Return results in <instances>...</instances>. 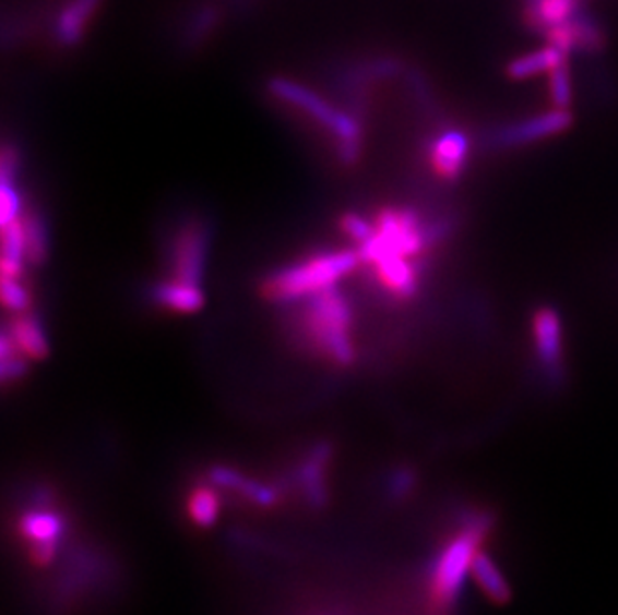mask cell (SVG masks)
I'll return each mask as SVG.
<instances>
[{
    "label": "cell",
    "mask_w": 618,
    "mask_h": 615,
    "mask_svg": "<svg viewBox=\"0 0 618 615\" xmlns=\"http://www.w3.org/2000/svg\"><path fill=\"white\" fill-rule=\"evenodd\" d=\"M211 246V226L201 216L185 218L173 230L167 242V266L170 278L203 286Z\"/></svg>",
    "instance_id": "52a82bcc"
},
{
    "label": "cell",
    "mask_w": 618,
    "mask_h": 615,
    "mask_svg": "<svg viewBox=\"0 0 618 615\" xmlns=\"http://www.w3.org/2000/svg\"><path fill=\"white\" fill-rule=\"evenodd\" d=\"M471 578L475 580L478 590L485 593L492 604L502 605L511 602V586L487 552L480 550L476 554L473 568H471Z\"/></svg>",
    "instance_id": "d6986e66"
},
{
    "label": "cell",
    "mask_w": 618,
    "mask_h": 615,
    "mask_svg": "<svg viewBox=\"0 0 618 615\" xmlns=\"http://www.w3.org/2000/svg\"><path fill=\"white\" fill-rule=\"evenodd\" d=\"M495 528V514L488 509H464L451 535L435 552L425 581L427 615H451L463 593L475 556Z\"/></svg>",
    "instance_id": "7a4b0ae2"
},
{
    "label": "cell",
    "mask_w": 618,
    "mask_h": 615,
    "mask_svg": "<svg viewBox=\"0 0 618 615\" xmlns=\"http://www.w3.org/2000/svg\"><path fill=\"white\" fill-rule=\"evenodd\" d=\"M545 36H547L548 45H555L567 55H571L574 50L593 52V50H598L605 45V33L583 11L579 12L577 16H572L571 21L550 28L545 33Z\"/></svg>",
    "instance_id": "4fadbf2b"
},
{
    "label": "cell",
    "mask_w": 618,
    "mask_h": 615,
    "mask_svg": "<svg viewBox=\"0 0 618 615\" xmlns=\"http://www.w3.org/2000/svg\"><path fill=\"white\" fill-rule=\"evenodd\" d=\"M353 306L334 286L305 300L298 316V336L314 354L329 364L348 367L357 360L353 340Z\"/></svg>",
    "instance_id": "3957f363"
},
{
    "label": "cell",
    "mask_w": 618,
    "mask_h": 615,
    "mask_svg": "<svg viewBox=\"0 0 618 615\" xmlns=\"http://www.w3.org/2000/svg\"><path fill=\"white\" fill-rule=\"evenodd\" d=\"M341 230L345 232L348 240H353L355 244L360 246L375 234V222H370L369 218L360 216L357 213H348L341 218Z\"/></svg>",
    "instance_id": "484cf974"
},
{
    "label": "cell",
    "mask_w": 618,
    "mask_h": 615,
    "mask_svg": "<svg viewBox=\"0 0 618 615\" xmlns=\"http://www.w3.org/2000/svg\"><path fill=\"white\" fill-rule=\"evenodd\" d=\"M471 156V141L461 129L439 131L427 146V162L435 178L452 182L463 177Z\"/></svg>",
    "instance_id": "30bf717a"
},
{
    "label": "cell",
    "mask_w": 618,
    "mask_h": 615,
    "mask_svg": "<svg viewBox=\"0 0 618 615\" xmlns=\"http://www.w3.org/2000/svg\"><path fill=\"white\" fill-rule=\"evenodd\" d=\"M360 266L357 249L321 250L302 261L286 264L262 280V297L290 304L338 285Z\"/></svg>",
    "instance_id": "277c9868"
},
{
    "label": "cell",
    "mask_w": 618,
    "mask_h": 615,
    "mask_svg": "<svg viewBox=\"0 0 618 615\" xmlns=\"http://www.w3.org/2000/svg\"><path fill=\"white\" fill-rule=\"evenodd\" d=\"M285 615H372L369 600L341 592H312L302 595L286 610Z\"/></svg>",
    "instance_id": "5bb4252c"
},
{
    "label": "cell",
    "mask_w": 618,
    "mask_h": 615,
    "mask_svg": "<svg viewBox=\"0 0 618 615\" xmlns=\"http://www.w3.org/2000/svg\"><path fill=\"white\" fill-rule=\"evenodd\" d=\"M375 234L358 246L360 264L372 266L384 256H405L418 261L432 244L447 237V222H427L415 208L384 206L375 216Z\"/></svg>",
    "instance_id": "5b68a950"
},
{
    "label": "cell",
    "mask_w": 618,
    "mask_h": 615,
    "mask_svg": "<svg viewBox=\"0 0 618 615\" xmlns=\"http://www.w3.org/2000/svg\"><path fill=\"white\" fill-rule=\"evenodd\" d=\"M148 298L156 306L167 308L177 314H194L204 306L203 286L180 282L175 278L158 280L148 288Z\"/></svg>",
    "instance_id": "2e32d148"
},
{
    "label": "cell",
    "mask_w": 618,
    "mask_h": 615,
    "mask_svg": "<svg viewBox=\"0 0 618 615\" xmlns=\"http://www.w3.org/2000/svg\"><path fill=\"white\" fill-rule=\"evenodd\" d=\"M375 280L394 300H413L420 288V270L413 258L384 256L372 264Z\"/></svg>",
    "instance_id": "8fae6325"
},
{
    "label": "cell",
    "mask_w": 618,
    "mask_h": 615,
    "mask_svg": "<svg viewBox=\"0 0 618 615\" xmlns=\"http://www.w3.org/2000/svg\"><path fill=\"white\" fill-rule=\"evenodd\" d=\"M564 62H569V55L547 43V47L538 48L535 52H528V55H523L519 59L511 60L507 64V76L511 81H526V79H535L540 74H548Z\"/></svg>",
    "instance_id": "ac0fdd59"
},
{
    "label": "cell",
    "mask_w": 618,
    "mask_h": 615,
    "mask_svg": "<svg viewBox=\"0 0 618 615\" xmlns=\"http://www.w3.org/2000/svg\"><path fill=\"white\" fill-rule=\"evenodd\" d=\"M548 96L552 107L571 108L572 76L569 62L560 64L555 71L548 72Z\"/></svg>",
    "instance_id": "7402d4cb"
},
{
    "label": "cell",
    "mask_w": 618,
    "mask_h": 615,
    "mask_svg": "<svg viewBox=\"0 0 618 615\" xmlns=\"http://www.w3.org/2000/svg\"><path fill=\"white\" fill-rule=\"evenodd\" d=\"M24 213L23 198L14 178H0V226L11 225Z\"/></svg>",
    "instance_id": "603a6c76"
},
{
    "label": "cell",
    "mask_w": 618,
    "mask_h": 615,
    "mask_svg": "<svg viewBox=\"0 0 618 615\" xmlns=\"http://www.w3.org/2000/svg\"><path fill=\"white\" fill-rule=\"evenodd\" d=\"M216 23H218V11H216V9H213V7L199 9V11L192 14L191 24L187 26V33H185L187 43H189V45L203 43L204 38L213 33Z\"/></svg>",
    "instance_id": "d4e9b609"
},
{
    "label": "cell",
    "mask_w": 618,
    "mask_h": 615,
    "mask_svg": "<svg viewBox=\"0 0 618 615\" xmlns=\"http://www.w3.org/2000/svg\"><path fill=\"white\" fill-rule=\"evenodd\" d=\"M0 298L2 304L11 310L12 314L26 312L31 308V294L23 285V278H9L2 276V285H0Z\"/></svg>",
    "instance_id": "cb8c5ba5"
},
{
    "label": "cell",
    "mask_w": 618,
    "mask_h": 615,
    "mask_svg": "<svg viewBox=\"0 0 618 615\" xmlns=\"http://www.w3.org/2000/svg\"><path fill=\"white\" fill-rule=\"evenodd\" d=\"M269 93L274 100L302 112L307 119L319 124L331 136L336 146L338 160L353 166L363 150V129L355 114L333 107L326 98L317 95L307 84L297 83L286 76H274L269 81Z\"/></svg>",
    "instance_id": "8992f818"
},
{
    "label": "cell",
    "mask_w": 618,
    "mask_h": 615,
    "mask_svg": "<svg viewBox=\"0 0 618 615\" xmlns=\"http://www.w3.org/2000/svg\"><path fill=\"white\" fill-rule=\"evenodd\" d=\"M26 374H28V358L16 350L11 336L2 330V334H0V376H2V384L9 386L12 382L23 379Z\"/></svg>",
    "instance_id": "44dd1931"
},
{
    "label": "cell",
    "mask_w": 618,
    "mask_h": 615,
    "mask_svg": "<svg viewBox=\"0 0 618 615\" xmlns=\"http://www.w3.org/2000/svg\"><path fill=\"white\" fill-rule=\"evenodd\" d=\"M4 331L11 336L12 343L21 354L33 362H40L48 358V334L43 319L33 314L31 310L12 314L11 322L4 326Z\"/></svg>",
    "instance_id": "9a60e30c"
},
{
    "label": "cell",
    "mask_w": 618,
    "mask_h": 615,
    "mask_svg": "<svg viewBox=\"0 0 618 615\" xmlns=\"http://www.w3.org/2000/svg\"><path fill=\"white\" fill-rule=\"evenodd\" d=\"M100 4L103 0H64L52 23V38L57 47H79Z\"/></svg>",
    "instance_id": "7c38bea8"
},
{
    "label": "cell",
    "mask_w": 618,
    "mask_h": 615,
    "mask_svg": "<svg viewBox=\"0 0 618 615\" xmlns=\"http://www.w3.org/2000/svg\"><path fill=\"white\" fill-rule=\"evenodd\" d=\"M583 0H526L524 19L538 33H547L581 12Z\"/></svg>",
    "instance_id": "e0dca14e"
},
{
    "label": "cell",
    "mask_w": 618,
    "mask_h": 615,
    "mask_svg": "<svg viewBox=\"0 0 618 615\" xmlns=\"http://www.w3.org/2000/svg\"><path fill=\"white\" fill-rule=\"evenodd\" d=\"M574 122L571 108L552 107L547 112H540L535 117L512 122L509 126H502L495 134V143L499 146H526V144L540 143L555 138L562 132L569 131Z\"/></svg>",
    "instance_id": "ba28073f"
},
{
    "label": "cell",
    "mask_w": 618,
    "mask_h": 615,
    "mask_svg": "<svg viewBox=\"0 0 618 615\" xmlns=\"http://www.w3.org/2000/svg\"><path fill=\"white\" fill-rule=\"evenodd\" d=\"M531 334L535 343L536 360L550 382H559L562 374V355H564V336H562V318L552 306H540L535 310L531 319Z\"/></svg>",
    "instance_id": "9c48e42d"
},
{
    "label": "cell",
    "mask_w": 618,
    "mask_h": 615,
    "mask_svg": "<svg viewBox=\"0 0 618 615\" xmlns=\"http://www.w3.org/2000/svg\"><path fill=\"white\" fill-rule=\"evenodd\" d=\"M7 535L31 604L81 590L117 552L107 535L84 518L69 490L40 475L12 485Z\"/></svg>",
    "instance_id": "6da1fadb"
},
{
    "label": "cell",
    "mask_w": 618,
    "mask_h": 615,
    "mask_svg": "<svg viewBox=\"0 0 618 615\" xmlns=\"http://www.w3.org/2000/svg\"><path fill=\"white\" fill-rule=\"evenodd\" d=\"M24 240H26V261L33 266L45 264L48 258V222L45 214L38 208H24L23 213Z\"/></svg>",
    "instance_id": "ffe728a7"
}]
</instances>
